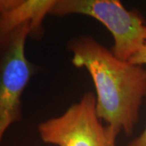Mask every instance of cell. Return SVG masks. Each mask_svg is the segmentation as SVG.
Here are the masks:
<instances>
[{
    "mask_svg": "<svg viewBox=\"0 0 146 146\" xmlns=\"http://www.w3.org/2000/svg\"><path fill=\"white\" fill-rule=\"evenodd\" d=\"M129 62L136 65H141V66L146 65V42L141 50L134 56H132V58L129 60Z\"/></svg>",
    "mask_w": 146,
    "mask_h": 146,
    "instance_id": "6",
    "label": "cell"
},
{
    "mask_svg": "<svg viewBox=\"0 0 146 146\" xmlns=\"http://www.w3.org/2000/svg\"><path fill=\"white\" fill-rule=\"evenodd\" d=\"M55 0H0V44L17 28L29 23V36L41 38L42 23Z\"/></svg>",
    "mask_w": 146,
    "mask_h": 146,
    "instance_id": "5",
    "label": "cell"
},
{
    "mask_svg": "<svg viewBox=\"0 0 146 146\" xmlns=\"http://www.w3.org/2000/svg\"><path fill=\"white\" fill-rule=\"evenodd\" d=\"M89 16L104 25L114 38L110 51L129 62L146 42V21L137 9L128 10L118 0H55L50 15Z\"/></svg>",
    "mask_w": 146,
    "mask_h": 146,
    "instance_id": "2",
    "label": "cell"
},
{
    "mask_svg": "<svg viewBox=\"0 0 146 146\" xmlns=\"http://www.w3.org/2000/svg\"><path fill=\"white\" fill-rule=\"evenodd\" d=\"M68 50L72 54L73 65L85 68L92 77L98 118L131 136L145 99L146 68L117 58L110 50L90 36L72 38Z\"/></svg>",
    "mask_w": 146,
    "mask_h": 146,
    "instance_id": "1",
    "label": "cell"
},
{
    "mask_svg": "<svg viewBox=\"0 0 146 146\" xmlns=\"http://www.w3.org/2000/svg\"><path fill=\"white\" fill-rule=\"evenodd\" d=\"M31 33L26 23L0 44V146L7 129L22 119L21 97L38 68L25 54V42Z\"/></svg>",
    "mask_w": 146,
    "mask_h": 146,
    "instance_id": "4",
    "label": "cell"
},
{
    "mask_svg": "<svg viewBox=\"0 0 146 146\" xmlns=\"http://www.w3.org/2000/svg\"><path fill=\"white\" fill-rule=\"evenodd\" d=\"M38 132L44 143L55 146H116L120 133L98 118L93 92L85 93L61 115L41 123Z\"/></svg>",
    "mask_w": 146,
    "mask_h": 146,
    "instance_id": "3",
    "label": "cell"
},
{
    "mask_svg": "<svg viewBox=\"0 0 146 146\" xmlns=\"http://www.w3.org/2000/svg\"><path fill=\"white\" fill-rule=\"evenodd\" d=\"M145 101L146 102V97ZM127 146H146V124L144 131L137 137L129 141Z\"/></svg>",
    "mask_w": 146,
    "mask_h": 146,
    "instance_id": "7",
    "label": "cell"
}]
</instances>
